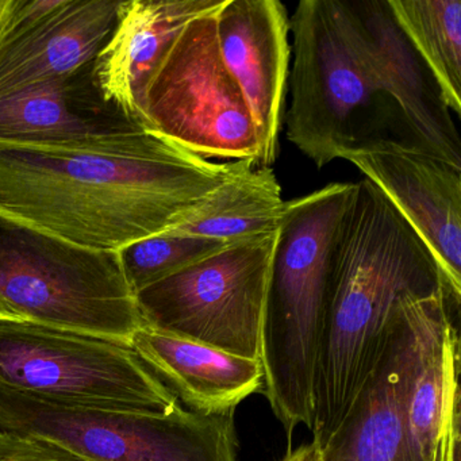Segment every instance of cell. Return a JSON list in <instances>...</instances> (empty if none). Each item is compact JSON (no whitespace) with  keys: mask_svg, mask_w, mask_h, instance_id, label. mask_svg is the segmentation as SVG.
I'll return each mask as SVG.
<instances>
[{"mask_svg":"<svg viewBox=\"0 0 461 461\" xmlns=\"http://www.w3.org/2000/svg\"><path fill=\"white\" fill-rule=\"evenodd\" d=\"M234 167L149 128L64 144L0 142V212L80 247L118 252L174 228Z\"/></svg>","mask_w":461,"mask_h":461,"instance_id":"cell-1","label":"cell"},{"mask_svg":"<svg viewBox=\"0 0 461 461\" xmlns=\"http://www.w3.org/2000/svg\"><path fill=\"white\" fill-rule=\"evenodd\" d=\"M441 291L452 295L422 240L369 180L356 183L334 245L315 360L314 441L322 445L344 417L398 302Z\"/></svg>","mask_w":461,"mask_h":461,"instance_id":"cell-2","label":"cell"},{"mask_svg":"<svg viewBox=\"0 0 461 461\" xmlns=\"http://www.w3.org/2000/svg\"><path fill=\"white\" fill-rule=\"evenodd\" d=\"M356 183H330L285 202L260 337L264 395L291 442L312 429V382L334 245Z\"/></svg>","mask_w":461,"mask_h":461,"instance_id":"cell-3","label":"cell"},{"mask_svg":"<svg viewBox=\"0 0 461 461\" xmlns=\"http://www.w3.org/2000/svg\"><path fill=\"white\" fill-rule=\"evenodd\" d=\"M0 298L21 320L129 347L144 326L118 252L80 247L2 212Z\"/></svg>","mask_w":461,"mask_h":461,"instance_id":"cell-4","label":"cell"},{"mask_svg":"<svg viewBox=\"0 0 461 461\" xmlns=\"http://www.w3.org/2000/svg\"><path fill=\"white\" fill-rule=\"evenodd\" d=\"M290 33L287 139L321 169L363 142L360 117L385 96L345 0H302Z\"/></svg>","mask_w":461,"mask_h":461,"instance_id":"cell-5","label":"cell"},{"mask_svg":"<svg viewBox=\"0 0 461 461\" xmlns=\"http://www.w3.org/2000/svg\"><path fill=\"white\" fill-rule=\"evenodd\" d=\"M0 384L85 409L168 414L179 399L129 345L0 320Z\"/></svg>","mask_w":461,"mask_h":461,"instance_id":"cell-6","label":"cell"},{"mask_svg":"<svg viewBox=\"0 0 461 461\" xmlns=\"http://www.w3.org/2000/svg\"><path fill=\"white\" fill-rule=\"evenodd\" d=\"M0 429L50 439L86 461H239L234 411L85 409L0 384Z\"/></svg>","mask_w":461,"mask_h":461,"instance_id":"cell-7","label":"cell"},{"mask_svg":"<svg viewBox=\"0 0 461 461\" xmlns=\"http://www.w3.org/2000/svg\"><path fill=\"white\" fill-rule=\"evenodd\" d=\"M220 9L191 20L167 50L145 90L144 122L204 160L256 164L255 122L221 55Z\"/></svg>","mask_w":461,"mask_h":461,"instance_id":"cell-8","label":"cell"},{"mask_svg":"<svg viewBox=\"0 0 461 461\" xmlns=\"http://www.w3.org/2000/svg\"><path fill=\"white\" fill-rule=\"evenodd\" d=\"M272 233L226 245L134 295L144 325L260 358L264 306L276 252Z\"/></svg>","mask_w":461,"mask_h":461,"instance_id":"cell-9","label":"cell"},{"mask_svg":"<svg viewBox=\"0 0 461 461\" xmlns=\"http://www.w3.org/2000/svg\"><path fill=\"white\" fill-rule=\"evenodd\" d=\"M411 226L461 299V169L411 142L369 139L342 156Z\"/></svg>","mask_w":461,"mask_h":461,"instance_id":"cell-10","label":"cell"},{"mask_svg":"<svg viewBox=\"0 0 461 461\" xmlns=\"http://www.w3.org/2000/svg\"><path fill=\"white\" fill-rule=\"evenodd\" d=\"M221 55L249 106L258 131L256 166L279 155L291 66L290 17L279 0H223L217 13Z\"/></svg>","mask_w":461,"mask_h":461,"instance_id":"cell-11","label":"cell"},{"mask_svg":"<svg viewBox=\"0 0 461 461\" xmlns=\"http://www.w3.org/2000/svg\"><path fill=\"white\" fill-rule=\"evenodd\" d=\"M422 298L404 296L388 318L379 352L333 433L323 461H418L402 409V387Z\"/></svg>","mask_w":461,"mask_h":461,"instance_id":"cell-12","label":"cell"},{"mask_svg":"<svg viewBox=\"0 0 461 461\" xmlns=\"http://www.w3.org/2000/svg\"><path fill=\"white\" fill-rule=\"evenodd\" d=\"M441 291L418 304L417 328L402 387V409L410 445L418 461H447L460 437L458 334Z\"/></svg>","mask_w":461,"mask_h":461,"instance_id":"cell-13","label":"cell"},{"mask_svg":"<svg viewBox=\"0 0 461 461\" xmlns=\"http://www.w3.org/2000/svg\"><path fill=\"white\" fill-rule=\"evenodd\" d=\"M383 95L398 107L412 145L461 169V141L452 112L420 56L393 20L387 0H345Z\"/></svg>","mask_w":461,"mask_h":461,"instance_id":"cell-14","label":"cell"},{"mask_svg":"<svg viewBox=\"0 0 461 461\" xmlns=\"http://www.w3.org/2000/svg\"><path fill=\"white\" fill-rule=\"evenodd\" d=\"M222 2H121L114 31L94 60V80L104 101L145 125V90L167 50L191 20L220 9Z\"/></svg>","mask_w":461,"mask_h":461,"instance_id":"cell-15","label":"cell"},{"mask_svg":"<svg viewBox=\"0 0 461 461\" xmlns=\"http://www.w3.org/2000/svg\"><path fill=\"white\" fill-rule=\"evenodd\" d=\"M120 4L63 0L36 25L0 42V98L66 79L93 63L114 31Z\"/></svg>","mask_w":461,"mask_h":461,"instance_id":"cell-16","label":"cell"},{"mask_svg":"<svg viewBox=\"0 0 461 461\" xmlns=\"http://www.w3.org/2000/svg\"><path fill=\"white\" fill-rule=\"evenodd\" d=\"M93 68L94 61L66 79L0 98V142L64 144L147 128L104 101Z\"/></svg>","mask_w":461,"mask_h":461,"instance_id":"cell-17","label":"cell"},{"mask_svg":"<svg viewBox=\"0 0 461 461\" xmlns=\"http://www.w3.org/2000/svg\"><path fill=\"white\" fill-rule=\"evenodd\" d=\"M131 348L191 411L223 414L263 388L260 358L179 339L142 326Z\"/></svg>","mask_w":461,"mask_h":461,"instance_id":"cell-18","label":"cell"},{"mask_svg":"<svg viewBox=\"0 0 461 461\" xmlns=\"http://www.w3.org/2000/svg\"><path fill=\"white\" fill-rule=\"evenodd\" d=\"M285 204L272 167L236 161L231 174L168 230L233 244L277 230Z\"/></svg>","mask_w":461,"mask_h":461,"instance_id":"cell-19","label":"cell"},{"mask_svg":"<svg viewBox=\"0 0 461 461\" xmlns=\"http://www.w3.org/2000/svg\"><path fill=\"white\" fill-rule=\"evenodd\" d=\"M396 25L461 115V0H387Z\"/></svg>","mask_w":461,"mask_h":461,"instance_id":"cell-20","label":"cell"},{"mask_svg":"<svg viewBox=\"0 0 461 461\" xmlns=\"http://www.w3.org/2000/svg\"><path fill=\"white\" fill-rule=\"evenodd\" d=\"M225 242L166 230L118 250L123 276L136 295L140 291L225 248Z\"/></svg>","mask_w":461,"mask_h":461,"instance_id":"cell-21","label":"cell"},{"mask_svg":"<svg viewBox=\"0 0 461 461\" xmlns=\"http://www.w3.org/2000/svg\"><path fill=\"white\" fill-rule=\"evenodd\" d=\"M0 461H86L50 439L0 429Z\"/></svg>","mask_w":461,"mask_h":461,"instance_id":"cell-22","label":"cell"},{"mask_svg":"<svg viewBox=\"0 0 461 461\" xmlns=\"http://www.w3.org/2000/svg\"><path fill=\"white\" fill-rule=\"evenodd\" d=\"M282 461H323L322 449L321 445L312 439L309 444L288 450Z\"/></svg>","mask_w":461,"mask_h":461,"instance_id":"cell-23","label":"cell"},{"mask_svg":"<svg viewBox=\"0 0 461 461\" xmlns=\"http://www.w3.org/2000/svg\"><path fill=\"white\" fill-rule=\"evenodd\" d=\"M0 320H21L17 312L10 309L9 304L0 298Z\"/></svg>","mask_w":461,"mask_h":461,"instance_id":"cell-24","label":"cell"},{"mask_svg":"<svg viewBox=\"0 0 461 461\" xmlns=\"http://www.w3.org/2000/svg\"><path fill=\"white\" fill-rule=\"evenodd\" d=\"M9 4L10 0H0V29H2V23H4L5 17H6Z\"/></svg>","mask_w":461,"mask_h":461,"instance_id":"cell-25","label":"cell"}]
</instances>
